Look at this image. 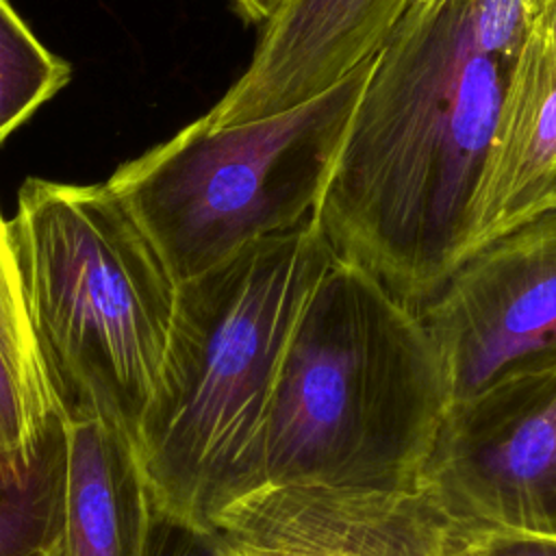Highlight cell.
I'll use <instances>...</instances> for the list:
<instances>
[{
    "label": "cell",
    "instance_id": "obj_1",
    "mask_svg": "<svg viewBox=\"0 0 556 556\" xmlns=\"http://www.w3.org/2000/svg\"><path fill=\"white\" fill-rule=\"evenodd\" d=\"M534 0H415L374 54L313 219L417 311L473 245L476 198Z\"/></svg>",
    "mask_w": 556,
    "mask_h": 556
},
{
    "label": "cell",
    "instance_id": "obj_2",
    "mask_svg": "<svg viewBox=\"0 0 556 556\" xmlns=\"http://www.w3.org/2000/svg\"><path fill=\"white\" fill-rule=\"evenodd\" d=\"M450 406L441 354L417 311L337 256L285 348L250 491L421 489Z\"/></svg>",
    "mask_w": 556,
    "mask_h": 556
},
{
    "label": "cell",
    "instance_id": "obj_3",
    "mask_svg": "<svg viewBox=\"0 0 556 556\" xmlns=\"http://www.w3.org/2000/svg\"><path fill=\"white\" fill-rule=\"evenodd\" d=\"M334 258L311 217L178 282L161 376L135 445L156 510L211 526L252 489L285 348Z\"/></svg>",
    "mask_w": 556,
    "mask_h": 556
},
{
    "label": "cell",
    "instance_id": "obj_4",
    "mask_svg": "<svg viewBox=\"0 0 556 556\" xmlns=\"http://www.w3.org/2000/svg\"><path fill=\"white\" fill-rule=\"evenodd\" d=\"M7 228L63 417H98L135 447L161 376L178 282L106 182L28 178Z\"/></svg>",
    "mask_w": 556,
    "mask_h": 556
},
{
    "label": "cell",
    "instance_id": "obj_5",
    "mask_svg": "<svg viewBox=\"0 0 556 556\" xmlns=\"http://www.w3.org/2000/svg\"><path fill=\"white\" fill-rule=\"evenodd\" d=\"M371 61L278 115L226 128L195 119L115 169L106 185L176 282L315 215Z\"/></svg>",
    "mask_w": 556,
    "mask_h": 556
},
{
    "label": "cell",
    "instance_id": "obj_6",
    "mask_svg": "<svg viewBox=\"0 0 556 556\" xmlns=\"http://www.w3.org/2000/svg\"><path fill=\"white\" fill-rule=\"evenodd\" d=\"M452 404L556 363V206L476 245L417 308Z\"/></svg>",
    "mask_w": 556,
    "mask_h": 556
},
{
    "label": "cell",
    "instance_id": "obj_7",
    "mask_svg": "<svg viewBox=\"0 0 556 556\" xmlns=\"http://www.w3.org/2000/svg\"><path fill=\"white\" fill-rule=\"evenodd\" d=\"M421 484L476 528L556 534V363L452 404Z\"/></svg>",
    "mask_w": 556,
    "mask_h": 556
},
{
    "label": "cell",
    "instance_id": "obj_8",
    "mask_svg": "<svg viewBox=\"0 0 556 556\" xmlns=\"http://www.w3.org/2000/svg\"><path fill=\"white\" fill-rule=\"evenodd\" d=\"M241 556H456L476 526L421 489L271 484L219 510Z\"/></svg>",
    "mask_w": 556,
    "mask_h": 556
},
{
    "label": "cell",
    "instance_id": "obj_9",
    "mask_svg": "<svg viewBox=\"0 0 556 556\" xmlns=\"http://www.w3.org/2000/svg\"><path fill=\"white\" fill-rule=\"evenodd\" d=\"M415 0H285L245 72L200 119L226 128L317 98L374 59Z\"/></svg>",
    "mask_w": 556,
    "mask_h": 556
},
{
    "label": "cell",
    "instance_id": "obj_10",
    "mask_svg": "<svg viewBox=\"0 0 556 556\" xmlns=\"http://www.w3.org/2000/svg\"><path fill=\"white\" fill-rule=\"evenodd\" d=\"M552 206H556V46L532 24L480 180L471 250Z\"/></svg>",
    "mask_w": 556,
    "mask_h": 556
},
{
    "label": "cell",
    "instance_id": "obj_11",
    "mask_svg": "<svg viewBox=\"0 0 556 556\" xmlns=\"http://www.w3.org/2000/svg\"><path fill=\"white\" fill-rule=\"evenodd\" d=\"M65 554L143 556L154 502L135 447L98 417H63Z\"/></svg>",
    "mask_w": 556,
    "mask_h": 556
},
{
    "label": "cell",
    "instance_id": "obj_12",
    "mask_svg": "<svg viewBox=\"0 0 556 556\" xmlns=\"http://www.w3.org/2000/svg\"><path fill=\"white\" fill-rule=\"evenodd\" d=\"M61 421L33 332L0 321V495L30 482Z\"/></svg>",
    "mask_w": 556,
    "mask_h": 556
},
{
    "label": "cell",
    "instance_id": "obj_13",
    "mask_svg": "<svg viewBox=\"0 0 556 556\" xmlns=\"http://www.w3.org/2000/svg\"><path fill=\"white\" fill-rule=\"evenodd\" d=\"M0 556H67L63 421L30 482L0 495Z\"/></svg>",
    "mask_w": 556,
    "mask_h": 556
},
{
    "label": "cell",
    "instance_id": "obj_14",
    "mask_svg": "<svg viewBox=\"0 0 556 556\" xmlns=\"http://www.w3.org/2000/svg\"><path fill=\"white\" fill-rule=\"evenodd\" d=\"M72 67L46 50L15 9L0 0V143L59 93Z\"/></svg>",
    "mask_w": 556,
    "mask_h": 556
},
{
    "label": "cell",
    "instance_id": "obj_15",
    "mask_svg": "<svg viewBox=\"0 0 556 556\" xmlns=\"http://www.w3.org/2000/svg\"><path fill=\"white\" fill-rule=\"evenodd\" d=\"M143 556H239L211 526L154 510Z\"/></svg>",
    "mask_w": 556,
    "mask_h": 556
},
{
    "label": "cell",
    "instance_id": "obj_16",
    "mask_svg": "<svg viewBox=\"0 0 556 556\" xmlns=\"http://www.w3.org/2000/svg\"><path fill=\"white\" fill-rule=\"evenodd\" d=\"M456 556H556V534L476 528Z\"/></svg>",
    "mask_w": 556,
    "mask_h": 556
},
{
    "label": "cell",
    "instance_id": "obj_17",
    "mask_svg": "<svg viewBox=\"0 0 556 556\" xmlns=\"http://www.w3.org/2000/svg\"><path fill=\"white\" fill-rule=\"evenodd\" d=\"M239 11L252 22H269L285 0H235Z\"/></svg>",
    "mask_w": 556,
    "mask_h": 556
},
{
    "label": "cell",
    "instance_id": "obj_18",
    "mask_svg": "<svg viewBox=\"0 0 556 556\" xmlns=\"http://www.w3.org/2000/svg\"><path fill=\"white\" fill-rule=\"evenodd\" d=\"M534 26L539 33L556 46V0H541L534 15Z\"/></svg>",
    "mask_w": 556,
    "mask_h": 556
},
{
    "label": "cell",
    "instance_id": "obj_19",
    "mask_svg": "<svg viewBox=\"0 0 556 556\" xmlns=\"http://www.w3.org/2000/svg\"><path fill=\"white\" fill-rule=\"evenodd\" d=\"M534 2H536V7H539V2H541V0H534Z\"/></svg>",
    "mask_w": 556,
    "mask_h": 556
},
{
    "label": "cell",
    "instance_id": "obj_20",
    "mask_svg": "<svg viewBox=\"0 0 556 556\" xmlns=\"http://www.w3.org/2000/svg\"><path fill=\"white\" fill-rule=\"evenodd\" d=\"M235 552H237V549H235ZM237 554H239V552H237ZM239 556H241V554H239Z\"/></svg>",
    "mask_w": 556,
    "mask_h": 556
}]
</instances>
